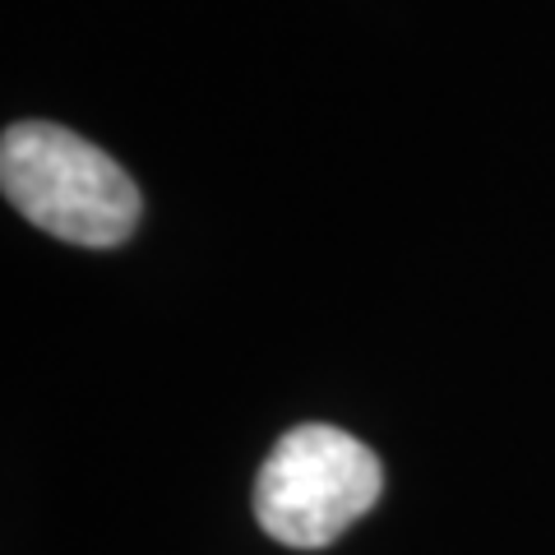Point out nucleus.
<instances>
[{"mask_svg": "<svg viewBox=\"0 0 555 555\" xmlns=\"http://www.w3.org/2000/svg\"><path fill=\"white\" fill-rule=\"evenodd\" d=\"M0 185L33 228L93 250L120 246L139 228L144 208L126 167L51 120H20L5 130Z\"/></svg>", "mask_w": 555, "mask_h": 555, "instance_id": "nucleus-1", "label": "nucleus"}, {"mask_svg": "<svg viewBox=\"0 0 555 555\" xmlns=\"http://www.w3.org/2000/svg\"><path fill=\"white\" fill-rule=\"evenodd\" d=\"M385 491V467L357 436L310 422L273 444L255 477V518L273 542L320 551Z\"/></svg>", "mask_w": 555, "mask_h": 555, "instance_id": "nucleus-2", "label": "nucleus"}]
</instances>
